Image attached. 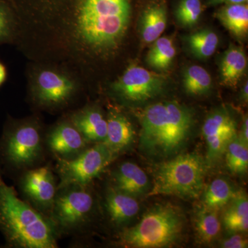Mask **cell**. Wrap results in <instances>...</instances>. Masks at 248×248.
Segmentation results:
<instances>
[{"label":"cell","mask_w":248,"mask_h":248,"mask_svg":"<svg viewBox=\"0 0 248 248\" xmlns=\"http://www.w3.org/2000/svg\"><path fill=\"white\" fill-rule=\"evenodd\" d=\"M138 117L140 149L156 159L177 155L189 141L193 128L192 112L174 101L151 104Z\"/></svg>","instance_id":"6da1fadb"},{"label":"cell","mask_w":248,"mask_h":248,"mask_svg":"<svg viewBox=\"0 0 248 248\" xmlns=\"http://www.w3.org/2000/svg\"><path fill=\"white\" fill-rule=\"evenodd\" d=\"M0 232L9 247L55 248L57 231L51 220L17 197L0 168Z\"/></svg>","instance_id":"7a4b0ae2"},{"label":"cell","mask_w":248,"mask_h":248,"mask_svg":"<svg viewBox=\"0 0 248 248\" xmlns=\"http://www.w3.org/2000/svg\"><path fill=\"white\" fill-rule=\"evenodd\" d=\"M184 223L185 217L178 207L169 203L156 204L138 224L120 233L119 244L125 248H169L179 241Z\"/></svg>","instance_id":"3957f363"},{"label":"cell","mask_w":248,"mask_h":248,"mask_svg":"<svg viewBox=\"0 0 248 248\" xmlns=\"http://www.w3.org/2000/svg\"><path fill=\"white\" fill-rule=\"evenodd\" d=\"M207 166L206 160L196 153L174 155L158 165L155 170L153 187L147 196L197 198L205 188Z\"/></svg>","instance_id":"277c9868"},{"label":"cell","mask_w":248,"mask_h":248,"mask_svg":"<svg viewBox=\"0 0 248 248\" xmlns=\"http://www.w3.org/2000/svg\"><path fill=\"white\" fill-rule=\"evenodd\" d=\"M44 140L40 124L34 119L11 121L0 138V161L9 169L34 166L42 157Z\"/></svg>","instance_id":"5b68a950"},{"label":"cell","mask_w":248,"mask_h":248,"mask_svg":"<svg viewBox=\"0 0 248 248\" xmlns=\"http://www.w3.org/2000/svg\"><path fill=\"white\" fill-rule=\"evenodd\" d=\"M87 186L71 185L58 189L50 213L56 231H78L89 221L94 200Z\"/></svg>","instance_id":"8992f818"},{"label":"cell","mask_w":248,"mask_h":248,"mask_svg":"<svg viewBox=\"0 0 248 248\" xmlns=\"http://www.w3.org/2000/svg\"><path fill=\"white\" fill-rule=\"evenodd\" d=\"M117 157L105 143H98L72 159L58 158V190L71 185H89Z\"/></svg>","instance_id":"52a82bcc"},{"label":"cell","mask_w":248,"mask_h":248,"mask_svg":"<svg viewBox=\"0 0 248 248\" xmlns=\"http://www.w3.org/2000/svg\"><path fill=\"white\" fill-rule=\"evenodd\" d=\"M166 77L131 65L112 85L113 92L124 102L140 104L153 99L162 92Z\"/></svg>","instance_id":"ba28073f"},{"label":"cell","mask_w":248,"mask_h":248,"mask_svg":"<svg viewBox=\"0 0 248 248\" xmlns=\"http://www.w3.org/2000/svg\"><path fill=\"white\" fill-rule=\"evenodd\" d=\"M34 102L45 108L65 105L75 95L77 84L66 73L52 68H44L35 73L31 82Z\"/></svg>","instance_id":"9c48e42d"},{"label":"cell","mask_w":248,"mask_h":248,"mask_svg":"<svg viewBox=\"0 0 248 248\" xmlns=\"http://www.w3.org/2000/svg\"><path fill=\"white\" fill-rule=\"evenodd\" d=\"M202 132L207 144L206 162L213 164L224 154L227 145L237 135V128L229 112L222 108L207 117Z\"/></svg>","instance_id":"30bf717a"},{"label":"cell","mask_w":248,"mask_h":248,"mask_svg":"<svg viewBox=\"0 0 248 248\" xmlns=\"http://www.w3.org/2000/svg\"><path fill=\"white\" fill-rule=\"evenodd\" d=\"M21 189L36 209L51 213L58 192V185L48 166L27 170L20 179Z\"/></svg>","instance_id":"8fae6325"},{"label":"cell","mask_w":248,"mask_h":248,"mask_svg":"<svg viewBox=\"0 0 248 248\" xmlns=\"http://www.w3.org/2000/svg\"><path fill=\"white\" fill-rule=\"evenodd\" d=\"M46 143L57 157L69 159L86 149L89 142L71 121H63L49 132Z\"/></svg>","instance_id":"7c38bea8"},{"label":"cell","mask_w":248,"mask_h":248,"mask_svg":"<svg viewBox=\"0 0 248 248\" xmlns=\"http://www.w3.org/2000/svg\"><path fill=\"white\" fill-rule=\"evenodd\" d=\"M107 120V135L104 143L118 156L133 145L135 129L130 120L117 110H110Z\"/></svg>","instance_id":"4fadbf2b"},{"label":"cell","mask_w":248,"mask_h":248,"mask_svg":"<svg viewBox=\"0 0 248 248\" xmlns=\"http://www.w3.org/2000/svg\"><path fill=\"white\" fill-rule=\"evenodd\" d=\"M113 186L117 190L137 197L149 191L150 182L146 173L138 165L127 161L113 173Z\"/></svg>","instance_id":"5bb4252c"},{"label":"cell","mask_w":248,"mask_h":248,"mask_svg":"<svg viewBox=\"0 0 248 248\" xmlns=\"http://www.w3.org/2000/svg\"><path fill=\"white\" fill-rule=\"evenodd\" d=\"M71 123L90 143H104L107 135V120L100 110L89 107L71 117Z\"/></svg>","instance_id":"9a60e30c"},{"label":"cell","mask_w":248,"mask_h":248,"mask_svg":"<svg viewBox=\"0 0 248 248\" xmlns=\"http://www.w3.org/2000/svg\"><path fill=\"white\" fill-rule=\"evenodd\" d=\"M106 208L111 221L116 226H122L137 216L140 204L135 197L112 187L106 195Z\"/></svg>","instance_id":"2e32d148"},{"label":"cell","mask_w":248,"mask_h":248,"mask_svg":"<svg viewBox=\"0 0 248 248\" xmlns=\"http://www.w3.org/2000/svg\"><path fill=\"white\" fill-rule=\"evenodd\" d=\"M247 66V57L244 49L231 46L223 53L220 62L221 84L228 87H236L244 76Z\"/></svg>","instance_id":"e0dca14e"},{"label":"cell","mask_w":248,"mask_h":248,"mask_svg":"<svg viewBox=\"0 0 248 248\" xmlns=\"http://www.w3.org/2000/svg\"><path fill=\"white\" fill-rule=\"evenodd\" d=\"M222 222L229 232H246L248 229V200L246 194L238 192L228 204Z\"/></svg>","instance_id":"ac0fdd59"},{"label":"cell","mask_w":248,"mask_h":248,"mask_svg":"<svg viewBox=\"0 0 248 248\" xmlns=\"http://www.w3.org/2000/svg\"><path fill=\"white\" fill-rule=\"evenodd\" d=\"M217 18L227 30L238 38L248 35V7L247 4H228L217 13Z\"/></svg>","instance_id":"d6986e66"},{"label":"cell","mask_w":248,"mask_h":248,"mask_svg":"<svg viewBox=\"0 0 248 248\" xmlns=\"http://www.w3.org/2000/svg\"><path fill=\"white\" fill-rule=\"evenodd\" d=\"M217 212L203 205L195 212L194 226L197 238L201 242L210 244L219 234L221 221Z\"/></svg>","instance_id":"ffe728a7"},{"label":"cell","mask_w":248,"mask_h":248,"mask_svg":"<svg viewBox=\"0 0 248 248\" xmlns=\"http://www.w3.org/2000/svg\"><path fill=\"white\" fill-rule=\"evenodd\" d=\"M203 192L202 205L217 211L227 206L237 193L230 182L223 178L214 180Z\"/></svg>","instance_id":"44dd1931"},{"label":"cell","mask_w":248,"mask_h":248,"mask_svg":"<svg viewBox=\"0 0 248 248\" xmlns=\"http://www.w3.org/2000/svg\"><path fill=\"white\" fill-rule=\"evenodd\" d=\"M167 25V14L163 6H154L143 13L141 21L142 38L146 43L157 40Z\"/></svg>","instance_id":"7402d4cb"},{"label":"cell","mask_w":248,"mask_h":248,"mask_svg":"<svg viewBox=\"0 0 248 248\" xmlns=\"http://www.w3.org/2000/svg\"><path fill=\"white\" fill-rule=\"evenodd\" d=\"M176 56V48L172 40L169 37H159L154 42L147 54L148 66L157 71L169 69Z\"/></svg>","instance_id":"603a6c76"},{"label":"cell","mask_w":248,"mask_h":248,"mask_svg":"<svg viewBox=\"0 0 248 248\" xmlns=\"http://www.w3.org/2000/svg\"><path fill=\"white\" fill-rule=\"evenodd\" d=\"M186 42L191 53L196 58L203 60L215 53L218 45V37L214 31L205 29L191 34Z\"/></svg>","instance_id":"cb8c5ba5"},{"label":"cell","mask_w":248,"mask_h":248,"mask_svg":"<svg viewBox=\"0 0 248 248\" xmlns=\"http://www.w3.org/2000/svg\"><path fill=\"white\" fill-rule=\"evenodd\" d=\"M226 166L232 172L243 174L248 169V145L246 144L238 135L227 145L226 151Z\"/></svg>","instance_id":"d4e9b609"},{"label":"cell","mask_w":248,"mask_h":248,"mask_svg":"<svg viewBox=\"0 0 248 248\" xmlns=\"http://www.w3.org/2000/svg\"><path fill=\"white\" fill-rule=\"evenodd\" d=\"M183 81L186 93L192 95L205 94L212 87L211 76L203 67L198 65H193L186 69Z\"/></svg>","instance_id":"484cf974"},{"label":"cell","mask_w":248,"mask_h":248,"mask_svg":"<svg viewBox=\"0 0 248 248\" xmlns=\"http://www.w3.org/2000/svg\"><path fill=\"white\" fill-rule=\"evenodd\" d=\"M202 13L200 0H182L178 6L176 16L184 27H192L200 19Z\"/></svg>","instance_id":"4316f807"},{"label":"cell","mask_w":248,"mask_h":248,"mask_svg":"<svg viewBox=\"0 0 248 248\" xmlns=\"http://www.w3.org/2000/svg\"><path fill=\"white\" fill-rule=\"evenodd\" d=\"M16 19L6 5L0 2V42L15 35Z\"/></svg>","instance_id":"83f0119b"},{"label":"cell","mask_w":248,"mask_h":248,"mask_svg":"<svg viewBox=\"0 0 248 248\" xmlns=\"http://www.w3.org/2000/svg\"><path fill=\"white\" fill-rule=\"evenodd\" d=\"M248 239L236 233L223 240L221 244V247L223 248H246L248 247Z\"/></svg>","instance_id":"f1b7e54d"},{"label":"cell","mask_w":248,"mask_h":248,"mask_svg":"<svg viewBox=\"0 0 248 248\" xmlns=\"http://www.w3.org/2000/svg\"><path fill=\"white\" fill-rule=\"evenodd\" d=\"M240 140L246 144L248 145V117H245L241 126V133L239 135Z\"/></svg>","instance_id":"f546056e"},{"label":"cell","mask_w":248,"mask_h":248,"mask_svg":"<svg viewBox=\"0 0 248 248\" xmlns=\"http://www.w3.org/2000/svg\"><path fill=\"white\" fill-rule=\"evenodd\" d=\"M248 0H211V4H221V3H226L228 4H244Z\"/></svg>","instance_id":"4dcf8cb0"},{"label":"cell","mask_w":248,"mask_h":248,"mask_svg":"<svg viewBox=\"0 0 248 248\" xmlns=\"http://www.w3.org/2000/svg\"><path fill=\"white\" fill-rule=\"evenodd\" d=\"M6 76H7V73H6V68L2 63H0V86L4 82L6 79Z\"/></svg>","instance_id":"1f68e13d"},{"label":"cell","mask_w":248,"mask_h":248,"mask_svg":"<svg viewBox=\"0 0 248 248\" xmlns=\"http://www.w3.org/2000/svg\"><path fill=\"white\" fill-rule=\"evenodd\" d=\"M241 99L244 102H248V82L244 85L241 93Z\"/></svg>","instance_id":"d6a6232c"}]
</instances>
